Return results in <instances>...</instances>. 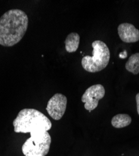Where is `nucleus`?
I'll return each mask as SVG.
<instances>
[{"instance_id": "8", "label": "nucleus", "mask_w": 139, "mask_h": 156, "mask_svg": "<svg viewBox=\"0 0 139 156\" xmlns=\"http://www.w3.org/2000/svg\"><path fill=\"white\" fill-rule=\"evenodd\" d=\"M80 35L77 33H70L65 40V49L68 53H74L80 44Z\"/></svg>"}, {"instance_id": "11", "label": "nucleus", "mask_w": 139, "mask_h": 156, "mask_svg": "<svg viewBox=\"0 0 139 156\" xmlns=\"http://www.w3.org/2000/svg\"><path fill=\"white\" fill-rule=\"evenodd\" d=\"M136 102H137V113L139 115V93L136 95L135 97Z\"/></svg>"}, {"instance_id": "2", "label": "nucleus", "mask_w": 139, "mask_h": 156, "mask_svg": "<svg viewBox=\"0 0 139 156\" xmlns=\"http://www.w3.org/2000/svg\"><path fill=\"white\" fill-rule=\"evenodd\" d=\"M16 133H30L36 131H48L52 124L50 120L40 111L35 109L21 110L13 122Z\"/></svg>"}, {"instance_id": "10", "label": "nucleus", "mask_w": 139, "mask_h": 156, "mask_svg": "<svg viewBox=\"0 0 139 156\" xmlns=\"http://www.w3.org/2000/svg\"><path fill=\"white\" fill-rule=\"evenodd\" d=\"M125 69L134 74L139 73V53L132 55L125 64Z\"/></svg>"}, {"instance_id": "1", "label": "nucleus", "mask_w": 139, "mask_h": 156, "mask_svg": "<svg viewBox=\"0 0 139 156\" xmlns=\"http://www.w3.org/2000/svg\"><path fill=\"white\" fill-rule=\"evenodd\" d=\"M28 17L19 9H10L0 18V45L11 47L18 44L28 27Z\"/></svg>"}, {"instance_id": "4", "label": "nucleus", "mask_w": 139, "mask_h": 156, "mask_svg": "<svg viewBox=\"0 0 139 156\" xmlns=\"http://www.w3.org/2000/svg\"><path fill=\"white\" fill-rule=\"evenodd\" d=\"M30 137L24 142L22 152L24 156H46L50 148L52 139L48 131L31 132Z\"/></svg>"}, {"instance_id": "6", "label": "nucleus", "mask_w": 139, "mask_h": 156, "mask_svg": "<svg viewBox=\"0 0 139 156\" xmlns=\"http://www.w3.org/2000/svg\"><path fill=\"white\" fill-rule=\"evenodd\" d=\"M67 105V97L62 94L57 93L48 101L46 110L52 119L58 121L65 114Z\"/></svg>"}, {"instance_id": "9", "label": "nucleus", "mask_w": 139, "mask_h": 156, "mask_svg": "<svg viewBox=\"0 0 139 156\" xmlns=\"http://www.w3.org/2000/svg\"><path fill=\"white\" fill-rule=\"evenodd\" d=\"M132 122L131 117L127 114H119L113 117L111 123L115 128H123L129 126Z\"/></svg>"}, {"instance_id": "12", "label": "nucleus", "mask_w": 139, "mask_h": 156, "mask_svg": "<svg viewBox=\"0 0 139 156\" xmlns=\"http://www.w3.org/2000/svg\"><path fill=\"white\" fill-rule=\"evenodd\" d=\"M127 52H126L125 51H123L122 53H120V55H119V56H120V58H122V59H123V58H125L126 57H127Z\"/></svg>"}, {"instance_id": "3", "label": "nucleus", "mask_w": 139, "mask_h": 156, "mask_svg": "<svg viewBox=\"0 0 139 156\" xmlns=\"http://www.w3.org/2000/svg\"><path fill=\"white\" fill-rule=\"evenodd\" d=\"M92 56H85L82 59V66L87 72L97 73L104 69L110 58V50L103 41L96 40L92 44Z\"/></svg>"}, {"instance_id": "5", "label": "nucleus", "mask_w": 139, "mask_h": 156, "mask_svg": "<svg viewBox=\"0 0 139 156\" xmlns=\"http://www.w3.org/2000/svg\"><path fill=\"white\" fill-rule=\"evenodd\" d=\"M105 94L104 87L101 84H95L88 87L82 96V101L85 104V109L92 111L97 108L98 102Z\"/></svg>"}, {"instance_id": "7", "label": "nucleus", "mask_w": 139, "mask_h": 156, "mask_svg": "<svg viewBox=\"0 0 139 156\" xmlns=\"http://www.w3.org/2000/svg\"><path fill=\"white\" fill-rule=\"evenodd\" d=\"M118 34L125 43H136L139 41V30L132 24L123 23L118 27Z\"/></svg>"}]
</instances>
